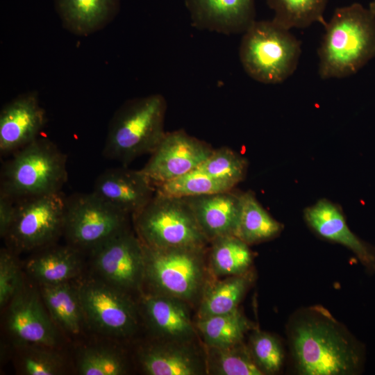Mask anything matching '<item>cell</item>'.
<instances>
[{
  "instance_id": "6da1fadb",
  "label": "cell",
  "mask_w": 375,
  "mask_h": 375,
  "mask_svg": "<svg viewBox=\"0 0 375 375\" xmlns=\"http://www.w3.org/2000/svg\"><path fill=\"white\" fill-rule=\"evenodd\" d=\"M295 369L303 375H355L361 372L365 349L324 306L299 309L287 326Z\"/></svg>"
},
{
  "instance_id": "7a4b0ae2",
  "label": "cell",
  "mask_w": 375,
  "mask_h": 375,
  "mask_svg": "<svg viewBox=\"0 0 375 375\" xmlns=\"http://www.w3.org/2000/svg\"><path fill=\"white\" fill-rule=\"evenodd\" d=\"M325 28L317 53L322 79L356 74L375 58V15L358 3L337 8Z\"/></svg>"
},
{
  "instance_id": "3957f363",
  "label": "cell",
  "mask_w": 375,
  "mask_h": 375,
  "mask_svg": "<svg viewBox=\"0 0 375 375\" xmlns=\"http://www.w3.org/2000/svg\"><path fill=\"white\" fill-rule=\"evenodd\" d=\"M167 101L160 94L129 99L111 118L103 154L107 158L128 164L151 153L165 131Z\"/></svg>"
},
{
  "instance_id": "277c9868",
  "label": "cell",
  "mask_w": 375,
  "mask_h": 375,
  "mask_svg": "<svg viewBox=\"0 0 375 375\" xmlns=\"http://www.w3.org/2000/svg\"><path fill=\"white\" fill-rule=\"evenodd\" d=\"M301 42L273 19L253 24L242 33L239 58L247 74L264 84L283 83L296 70Z\"/></svg>"
},
{
  "instance_id": "5b68a950",
  "label": "cell",
  "mask_w": 375,
  "mask_h": 375,
  "mask_svg": "<svg viewBox=\"0 0 375 375\" xmlns=\"http://www.w3.org/2000/svg\"><path fill=\"white\" fill-rule=\"evenodd\" d=\"M66 162L53 142L38 138L3 165L1 191L14 200L59 192L67 179Z\"/></svg>"
},
{
  "instance_id": "8992f818",
  "label": "cell",
  "mask_w": 375,
  "mask_h": 375,
  "mask_svg": "<svg viewBox=\"0 0 375 375\" xmlns=\"http://www.w3.org/2000/svg\"><path fill=\"white\" fill-rule=\"evenodd\" d=\"M143 248L144 283L151 292L173 297L189 304L200 300L208 282L206 247L158 249L143 244Z\"/></svg>"
},
{
  "instance_id": "52a82bcc",
  "label": "cell",
  "mask_w": 375,
  "mask_h": 375,
  "mask_svg": "<svg viewBox=\"0 0 375 375\" xmlns=\"http://www.w3.org/2000/svg\"><path fill=\"white\" fill-rule=\"evenodd\" d=\"M136 235L151 248L206 247V238L185 198L156 193L133 215Z\"/></svg>"
},
{
  "instance_id": "ba28073f",
  "label": "cell",
  "mask_w": 375,
  "mask_h": 375,
  "mask_svg": "<svg viewBox=\"0 0 375 375\" xmlns=\"http://www.w3.org/2000/svg\"><path fill=\"white\" fill-rule=\"evenodd\" d=\"M128 215L92 192L76 194L66 199L63 232L71 246L92 251L127 229Z\"/></svg>"
},
{
  "instance_id": "9c48e42d",
  "label": "cell",
  "mask_w": 375,
  "mask_h": 375,
  "mask_svg": "<svg viewBox=\"0 0 375 375\" xmlns=\"http://www.w3.org/2000/svg\"><path fill=\"white\" fill-rule=\"evenodd\" d=\"M85 321L98 332L127 338L138 328V312L129 294L101 279L76 286Z\"/></svg>"
},
{
  "instance_id": "30bf717a",
  "label": "cell",
  "mask_w": 375,
  "mask_h": 375,
  "mask_svg": "<svg viewBox=\"0 0 375 375\" xmlns=\"http://www.w3.org/2000/svg\"><path fill=\"white\" fill-rule=\"evenodd\" d=\"M65 208L60 192L18 200L5 238L21 251L46 247L63 232Z\"/></svg>"
},
{
  "instance_id": "8fae6325",
  "label": "cell",
  "mask_w": 375,
  "mask_h": 375,
  "mask_svg": "<svg viewBox=\"0 0 375 375\" xmlns=\"http://www.w3.org/2000/svg\"><path fill=\"white\" fill-rule=\"evenodd\" d=\"M101 280L129 294L144 283V252L138 235L128 228L92 251Z\"/></svg>"
},
{
  "instance_id": "7c38bea8",
  "label": "cell",
  "mask_w": 375,
  "mask_h": 375,
  "mask_svg": "<svg viewBox=\"0 0 375 375\" xmlns=\"http://www.w3.org/2000/svg\"><path fill=\"white\" fill-rule=\"evenodd\" d=\"M212 150L183 130L166 132L141 170L155 186L197 169Z\"/></svg>"
},
{
  "instance_id": "4fadbf2b",
  "label": "cell",
  "mask_w": 375,
  "mask_h": 375,
  "mask_svg": "<svg viewBox=\"0 0 375 375\" xmlns=\"http://www.w3.org/2000/svg\"><path fill=\"white\" fill-rule=\"evenodd\" d=\"M6 326L12 338L24 346L54 347L58 334L39 294L24 285L8 303Z\"/></svg>"
},
{
  "instance_id": "5bb4252c",
  "label": "cell",
  "mask_w": 375,
  "mask_h": 375,
  "mask_svg": "<svg viewBox=\"0 0 375 375\" xmlns=\"http://www.w3.org/2000/svg\"><path fill=\"white\" fill-rule=\"evenodd\" d=\"M46 122V112L36 92L12 99L0 112L1 153H14L36 140Z\"/></svg>"
},
{
  "instance_id": "9a60e30c",
  "label": "cell",
  "mask_w": 375,
  "mask_h": 375,
  "mask_svg": "<svg viewBox=\"0 0 375 375\" xmlns=\"http://www.w3.org/2000/svg\"><path fill=\"white\" fill-rule=\"evenodd\" d=\"M192 26L224 35L243 33L256 21L255 0H184Z\"/></svg>"
},
{
  "instance_id": "2e32d148",
  "label": "cell",
  "mask_w": 375,
  "mask_h": 375,
  "mask_svg": "<svg viewBox=\"0 0 375 375\" xmlns=\"http://www.w3.org/2000/svg\"><path fill=\"white\" fill-rule=\"evenodd\" d=\"M155 187L142 170L108 169L96 179L92 192L128 215H133L152 199Z\"/></svg>"
},
{
  "instance_id": "e0dca14e",
  "label": "cell",
  "mask_w": 375,
  "mask_h": 375,
  "mask_svg": "<svg viewBox=\"0 0 375 375\" xmlns=\"http://www.w3.org/2000/svg\"><path fill=\"white\" fill-rule=\"evenodd\" d=\"M188 304L181 299L154 292L142 298L145 322L156 340L192 342L197 329Z\"/></svg>"
},
{
  "instance_id": "ac0fdd59",
  "label": "cell",
  "mask_w": 375,
  "mask_h": 375,
  "mask_svg": "<svg viewBox=\"0 0 375 375\" xmlns=\"http://www.w3.org/2000/svg\"><path fill=\"white\" fill-rule=\"evenodd\" d=\"M304 218L317 235L344 246L355 254L368 272H375V247L351 231L338 206L327 199H320L305 209Z\"/></svg>"
},
{
  "instance_id": "d6986e66",
  "label": "cell",
  "mask_w": 375,
  "mask_h": 375,
  "mask_svg": "<svg viewBox=\"0 0 375 375\" xmlns=\"http://www.w3.org/2000/svg\"><path fill=\"white\" fill-rule=\"evenodd\" d=\"M192 342L156 340L139 352L138 360L148 375H200L207 374L206 356L200 355Z\"/></svg>"
},
{
  "instance_id": "ffe728a7",
  "label": "cell",
  "mask_w": 375,
  "mask_h": 375,
  "mask_svg": "<svg viewBox=\"0 0 375 375\" xmlns=\"http://www.w3.org/2000/svg\"><path fill=\"white\" fill-rule=\"evenodd\" d=\"M185 199L209 242L219 237L235 235L240 212L241 193L231 190Z\"/></svg>"
},
{
  "instance_id": "44dd1931",
  "label": "cell",
  "mask_w": 375,
  "mask_h": 375,
  "mask_svg": "<svg viewBox=\"0 0 375 375\" xmlns=\"http://www.w3.org/2000/svg\"><path fill=\"white\" fill-rule=\"evenodd\" d=\"M63 27L81 36L97 32L111 22L120 9V0H53Z\"/></svg>"
},
{
  "instance_id": "7402d4cb",
  "label": "cell",
  "mask_w": 375,
  "mask_h": 375,
  "mask_svg": "<svg viewBox=\"0 0 375 375\" xmlns=\"http://www.w3.org/2000/svg\"><path fill=\"white\" fill-rule=\"evenodd\" d=\"M79 250L69 245L51 248L30 258L27 273L40 285L69 282L81 270Z\"/></svg>"
},
{
  "instance_id": "603a6c76",
  "label": "cell",
  "mask_w": 375,
  "mask_h": 375,
  "mask_svg": "<svg viewBox=\"0 0 375 375\" xmlns=\"http://www.w3.org/2000/svg\"><path fill=\"white\" fill-rule=\"evenodd\" d=\"M253 278V273L249 270L242 274L208 281L199 300L197 318L228 313L237 309Z\"/></svg>"
},
{
  "instance_id": "cb8c5ba5",
  "label": "cell",
  "mask_w": 375,
  "mask_h": 375,
  "mask_svg": "<svg viewBox=\"0 0 375 375\" xmlns=\"http://www.w3.org/2000/svg\"><path fill=\"white\" fill-rule=\"evenodd\" d=\"M40 291L55 324L69 333H79L85 321L76 286L69 282L41 285Z\"/></svg>"
},
{
  "instance_id": "d4e9b609",
  "label": "cell",
  "mask_w": 375,
  "mask_h": 375,
  "mask_svg": "<svg viewBox=\"0 0 375 375\" xmlns=\"http://www.w3.org/2000/svg\"><path fill=\"white\" fill-rule=\"evenodd\" d=\"M283 225L274 219L257 200L254 193H241V206L235 235L247 244L272 240L278 235Z\"/></svg>"
},
{
  "instance_id": "484cf974",
  "label": "cell",
  "mask_w": 375,
  "mask_h": 375,
  "mask_svg": "<svg viewBox=\"0 0 375 375\" xmlns=\"http://www.w3.org/2000/svg\"><path fill=\"white\" fill-rule=\"evenodd\" d=\"M211 244L208 269L215 278L239 275L250 270L253 254L249 244L235 235L217 238Z\"/></svg>"
},
{
  "instance_id": "4316f807",
  "label": "cell",
  "mask_w": 375,
  "mask_h": 375,
  "mask_svg": "<svg viewBox=\"0 0 375 375\" xmlns=\"http://www.w3.org/2000/svg\"><path fill=\"white\" fill-rule=\"evenodd\" d=\"M194 324L206 346L213 347L241 342L253 327L239 308L228 313L197 318Z\"/></svg>"
},
{
  "instance_id": "83f0119b",
  "label": "cell",
  "mask_w": 375,
  "mask_h": 375,
  "mask_svg": "<svg viewBox=\"0 0 375 375\" xmlns=\"http://www.w3.org/2000/svg\"><path fill=\"white\" fill-rule=\"evenodd\" d=\"M274 11L273 20L282 27L304 28L318 22L325 25L324 13L328 0H266Z\"/></svg>"
},
{
  "instance_id": "f1b7e54d",
  "label": "cell",
  "mask_w": 375,
  "mask_h": 375,
  "mask_svg": "<svg viewBox=\"0 0 375 375\" xmlns=\"http://www.w3.org/2000/svg\"><path fill=\"white\" fill-rule=\"evenodd\" d=\"M207 374L215 375H263L244 341L226 347H206Z\"/></svg>"
},
{
  "instance_id": "f546056e",
  "label": "cell",
  "mask_w": 375,
  "mask_h": 375,
  "mask_svg": "<svg viewBox=\"0 0 375 375\" xmlns=\"http://www.w3.org/2000/svg\"><path fill=\"white\" fill-rule=\"evenodd\" d=\"M156 193L167 197H190L233 190V185L195 169L177 178L156 185Z\"/></svg>"
},
{
  "instance_id": "4dcf8cb0",
  "label": "cell",
  "mask_w": 375,
  "mask_h": 375,
  "mask_svg": "<svg viewBox=\"0 0 375 375\" xmlns=\"http://www.w3.org/2000/svg\"><path fill=\"white\" fill-rule=\"evenodd\" d=\"M247 168L246 158L233 149L224 147L213 149L197 169L235 187L244 179Z\"/></svg>"
},
{
  "instance_id": "1f68e13d",
  "label": "cell",
  "mask_w": 375,
  "mask_h": 375,
  "mask_svg": "<svg viewBox=\"0 0 375 375\" xmlns=\"http://www.w3.org/2000/svg\"><path fill=\"white\" fill-rule=\"evenodd\" d=\"M247 345L256 365L263 375L276 374L281 370L285 353L281 341L275 335L254 329Z\"/></svg>"
},
{
  "instance_id": "d6a6232c",
  "label": "cell",
  "mask_w": 375,
  "mask_h": 375,
  "mask_svg": "<svg viewBox=\"0 0 375 375\" xmlns=\"http://www.w3.org/2000/svg\"><path fill=\"white\" fill-rule=\"evenodd\" d=\"M81 375H123L128 371L124 358L113 349L88 347L81 353L78 360Z\"/></svg>"
},
{
  "instance_id": "836d02e7",
  "label": "cell",
  "mask_w": 375,
  "mask_h": 375,
  "mask_svg": "<svg viewBox=\"0 0 375 375\" xmlns=\"http://www.w3.org/2000/svg\"><path fill=\"white\" fill-rule=\"evenodd\" d=\"M50 347L31 346L22 358V372L26 375H57L62 372L61 358L48 350Z\"/></svg>"
},
{
  "instance_id": "e575fe53",
  "label": "cell",
  "mask_w": 375,
  "mask_h": 375,
  "mask_svg": "<svg viewBox=\"0 0 375 375\" xmlns=\"http://www.w3.org/2000/svg\"><path fill=\"white\" fill-rule=\"evenodd\" d=\"M22 274L14 255L6 249L0 253V305L5 306L22 288Z\"/></svg>"
},
{
  "instance_id": "d590c367",
  "label": "cell",
  "mask_w": 375,
  "mask_h": 375,
  "mask_svg": "<svg viewBox=\"0 0 375 375\" xmlns=\"http://www.w3.org/2000/svg\"><path fill=\"white\" fill-rule=\"evenodd\" d=\"M6 193L0 191V235L5 238L12 224L16 203Z\"/></svg>"
},
{
  "instance_id": "8d00e7d4",
  "label": "cell",
  "mask_w": 375,
  "mask_h": 375,
  "mask_svg": "<svg viewBox=\"0 0 375 375\" xmlns=\"http://www.w3.org/2000/svg\"><path fill=\"white\" fill-rule=\"evenodd\" d=\"M369 8L375 15V0L370 3Z\"/></svg>"
}]
</instances>
